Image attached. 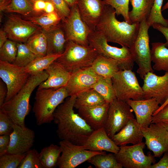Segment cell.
I'll list each match as a JSON object with an SVG mask.
<instances>
[{
	"label": "cell",
	"mask_w": 168,
	"mask_h": 168,
	"mask_svg": "<svg viewBox=\"0 0 168 168\" xmlns=\"http://www.w3.org/2000/svg\"><path fill=\"white\" fill-rule=\"evenodd\" d=\"M48 75L47 78L41 83L38 88H59L65 86L71 73L62 65L55 61L45 70Z\"/></svg>",
	"instance_id": "cell-24"
},
{
	"label": "cell",
	"mask_w": 168,
	"mask_h": 168,
	"mask_svg": "<svg viewBox=\"0 0 168 168\" xmlns=\"http://www.w3.org/2000/svg\"><path fill=\"white\" fill-rule=\"evenodd\" d=\"M83 145L86 150L114 154L117 153L119 149V147L108 136L104 127L93 130Z\"/></svg>",
	"instance_id": "cell-21"
},
{
	"label": "cell",
	"mask_w": 168,
	"mask_h": 168,
	"mask_svg": "<svg viewBox=\"0 0 168 168\" xmlns=\"http://www.w3.org/2000/svg\"><path fill=\"white\" fill-rule=\"evenodd\" d=\"M26 154L6 153L0 156V168H18Z\"/></svg>",
	"instance_id": "cell-42"
},
{
	"label": "cell",
	"mask_w": 168,
	"mask_h": 168,
	"mask_svg": "<svg viewBox=\"0 0 168 168\" xmlns=\"http://www.w3.org/2000/svg\"><path fill=\"white\" fill-rule=\"evenodd\" d=\"M143 138L142 126L134 118L129 120L112 139L117 146L120 147L128 144L135 145L140 143L142 142Z\"/></svg>",
	"instance_id": "cell-23"
},
{
	"label": "cell",
	"mask_w": 168,
	"mask_h": 168,
	"mask_svg": "<svg viewBox=\"0 0 168 168\" xmlns=\"http://www.w3.org/2000/svg\"><path fill=\"white\" fill-rule=\"evenodd\" d=\"M29 0L30 2H32V1H36V0ZM44 0V1H49V2H52L51 0Z\"/></svg>",
	"instance_id": "cell-58"
},
{
	"label": "cell",
	"mask_w": 168,
	"mask_h": 168,
	"mask_svg": "<svg viewBox=\"0 0 168 168\" xmlns=\"http://www.w3.org/2000/svg\"><path fill=\"white\" fill-rule=\"evenodd\" d=\"M116 15L113 7L105 5L95 30L101 33L108 42L130 48L138 35L140 23L130 24L124 21H119L116 18Z\"/></svg>",
	"instance_id": "cell-2"
},
{
	"label": "cell",
	"mask_w": 168,
	"mask_h": 168,
	"mask_svg": "<svg viewBox=\"0 0 168 168\" xmlns=\"http://www.w3.org/2000/svg\"><path fill=\"white\" fill-rule=\"evenodd\" d=\"M168 9V0L165 4L162 7L161 11H164Z\"/></svg>",
	"instance_id": "cell-56"
},
{
	"label": "cell",
	"mask_w": 168,
	"mask_h": 168,
	"mask_svg": "<svg viewBox=\"0 0 168 168\" xmlns=\"http://www.w3.org/2000/svg\"><path fill=\"white\" fill-rule=\"evenodd\" d=\"M41 29L30 21L12 14L7 16L3 29L9 40L22 43H26L32 35Z\"/></svg>",
	"instance_id": "cell-14"
},
{
	"label": "cell",
	"mask_w": 168,
	"mask_h": 168,
	"mask_svg": "<svg viewBox=\"0 0 168 168\" xmlns=\"http://www.w3.org/2000/svg\"><path fill=\"white\" fill-rule=\"evenodd\" d=\"M100 77L91 67L81 68L71 73L65 86L69 96L76 95L91 88Z\"/></svg>",
	"instance_id": "cell-17"
},
{
	"label": "cell",
	"mask_w": 168,
	"mask_h": 168,
	"mask_svg": "<svg viewBox=\"0 0 168 168\" xmlns=\"http://www.w3.org/2000/svg\"><path fill=\"white\" fill-rule=\"evenodd\" d=\"M91 88L97 91L107 102L110 103L116 99L111 78L100 77Z\"/></svg>",
	"instance_id": "cell-34"
},
{
	"label": "cell",
	"mask_w": 168,
	"mask_h": 168,
	"mask_svg": "<svg viewBox=\"0 0 168 168\" xmlns=\"http://www.w3.org/2000/svg\"><path fill=\"white\" fill-rule=\"evenodd\" d=\"M154 0H130L132 9L129 17L132 23H140L147 19L152 7Z\"/></svg>",
	"instance_id": "cell-27"
},
{
	"label": "cell",
	"mask_w": 168,
	"mask_h": 168,
	"mask_svg": "<svg viewBox=\"0 0 168 168\" xmlns=\"http://www.w3.org/2000/svg\"><path fill=\"white\" fill-rule=\"evenodd\" d=\"M151 168H168V151L164 153L163 157L157 162L152 165Z\"/></svg>",
	"instance_id": "cell-48"
},
{
	"label": "cell",
	"mask_w": 168,
	"mask_h": 168,
	"mask_svg": "<svg viewBox=\"0 0 168 168\" xmlns=\"http://www.w3.org/2000/svg\"><path fill=\"white\" fill-rule=\"evenodd\" d=\"M54 4L56 12L61 18L62 22H63L69 15L71 9L64 0H51Z\"/></svg>",
	"instance_id": "cell-44"
},
{
	"label": "cell",
	"mask_w": 168,
	"mask_h": 168,
	"mask_svg": "<svg viewBox=\"0 0 168 168\" xmlns=\"http://www.w3.org/2000/svg\"><path fill=\"white\" fill-rule=\"evenodd\" d=\"M143 80L144 99L155 98L161 105L168 98V72L161 76L149 72Z\"/></svg>",
	"instance_id": "cell-16"
},
{
	"label": "cell",
	"mask_w": 168,
	"mask_h": 168,
	"mask_svg": "<svg viewBox=\"0 0 168 168\" xmlns=\"http://www.w3.org/2000/svg\"><path fill=\"white\" fill-rule=\"evenodd\" d=\"M87 161L96 168H122V166L118 162L114 154L112 153L106 154L95 155Z\"/></svg>",
	"instance_id": "cell-35"
},
{
	"label": "cell",
	"mask_w": 168,
	"mask_h": 168,
	"mask_svg": "<svg viewBox=\"0 0 168 168\" xmlns=\"http://www.w3.org/2000/svg\"><path fill=\"white\" fill-rule=\"evenodd\" d=\"M10 142L9 135L0 136V156L7 153Z\"/></svg>",
	"instance_id": "cell-47"
},
{
	"label": "cell",
	"mask_w": 168,
	"mask_h": 168,
	"mask_svg": "<svg viewBox=\"0 0 168 168\" xmlns=\"http://www.w3.org/2000/svg\"><path fill=\"white\" fill-rule=\"evenodd\" d=\"M42 30L47 39V54H62L64 50L67 40L62 22L48 29H42Z\"/></svg>",
	"instance_id": "cell-25"
},
{
	"label": "cell",
	"mask_w": 168,
	"mask_h": 168,
	"mask_svg": "<svg viewBox=\"0 0 168 168\" xmlns=\"http://www.w3.org/2000/svg\"><path fill=\"white\" fill-rule=\"evenodd\" d=\"M61 151L59 146L54 144L43 148L39 153L43 168H53L57 166Z\"/></svg>",
	"instance_id": "cell-31"
},
{
	"label": "cell",
	"mask_w": 168,
	"mask_h": 168,
	"mask_svg": "<svg viewBox=\"0 0 168 168\" xmlns=\"http://www.w3.org/2000/svg\"><path fill=\"white\" fill-rule=\"evenodd\" d=\"M76 96H69L57 108L53 114L57 126V133L61 140L83 145L93 130L74 110Z\"/></svg>",
	"instance_id": "cell-1"
},
{
	"label": "cell",
	"mask_w": 168,
	"mask_h": 168,
	"mask_svg": "<svg viewBox=\"0 0 168 168\" xmlns=\"http://www.w3.org/2000/svg\"><path fill=\"white\" fill-rule=\"evenodd\" d=\"M10 142L7 153H26L33 146L35 138L33 130L14 124L13 132L10 135Z\"/></svg>",
	"instance_id": "cell-18"
},
{
	"label": "cell",
	"mask_w": 168,
	"mask_h": 168,
	"mask_svg": "<svg viewBox=\"0 0 168 168\" xmlns=\"http://www.w3.org/2000/svg\"><path fill=\"white\" fill-rule=\"evenodd\" d=\"M133 111L125 101L117 98L110 103L104 128L108 136L112 139L130 119L134 118Z\"/></svg>",
	"instance_id": "cell-11"
},
{
	"label": "cell",
	"mask_w": 168,
	"mask_h": 168,
	"mask_svg": "<svg viewBox=\"0 0 168 168\" xmlns=\"http://www.w3.org/2000/svg\"><path fill=\"white\" fill-rule=\"evenodd\" d=\"M77 4L83 21L95 31L104 10L103 0H78Z\"/></svg>",
	"instance_id": "cell-19"
},
{
	"label": "cell",
	"mask_w": 168,
	"mask_h": 168,
	"mask_svg": "<svg viewBox=\"0 0 168 168\" xmlns=\"http://www.w3.org/2000/svg\"><path fill=\"white\" fill-rule=\"evenodd\" d=\"M110 103L91 107H83L78 109V114L94 130L104 127Z\"/></svg>",
	"instance_id": "cell-22"
},
{
	"label": "cell",
	"mask_w": 168,
	"mask_h": 168,
	"mask_svg": "<svg viewBox=\"0 0 168 168\" xmlns=\"http://www.w3.org/2000/svg\"><path fill=\"white\" fill-rule=\"evenodd\" d=\"M130 0H103V1L105 4L110 5L114 9L117 15H121L124 21L132 24L128 15Z\"/></svg>",
	"instance_id": "cell-40"
},
{
	"label": "cell",
	"mask_w": 168,
	"mask_h": 168,
	"mask_svg": "<svg viewBox=\"0 0 168 168\" xmlns=\"http://www.w3.org/2000/svg\"><path fill=\"white\" fill-rule=\"evenodd\" d=\"M88 41L89 45L95 49L98 54L116 61L120 70H132L135 62L130 48L110 45L102 34L96 30L90 34Z\"/></svg>",
	"instance_id": "cell-6"
},
{
	"label": "cell",
	"mask_w": 168,
	"mask_h": 168,
	"mask_svg": "<svg viewBox=\"0 0 168 168\" xmlns=\"http://www.w3.org/2000/svg\"><path fill=\"white\" fill-rule=\"evenodd\" d=\"M17 51V43L8 40L0 48V61L12 63L15 59Z\"/></svg>",
	"instance_id": "cell-39"
},
{
	"label": "cell",
	"mask_w": 168,
	"mask_h": 168,
	"mask_svg": "<svg viewBox=\"0 0 168 168\" xmlns=\"http://www.w3.org/2000/svg\"><path fill=\"white\" fill-rule=\"evenodd\" d=\"M7 93V89L6 84L2 80L0 81V107L5 101Z\"/></svg>",
	"instance_id": "cell-50"
},
{
	"label": "cell",
	"mask_w": 168,
	"mask_h": 168,
	"mask_svg": "<svg viewBox=\"0 0 168 168\" xmlns=\"http://www.w3.org/2000/svg\"><path fill=\"white\" fill-rule=\"evenodd\" d=\"M30 76L26 72L24 67L0 61V77L7 89L5 102L17 94L26 84Z\"/></svg>",
	"instance_id": "cell-13"
},
{
	"label": "cell",
	"mask_w": 168,
	"mask_h": 168,
	"mask_svg": "<svg viewBox=\"0 0 168 168\" xmlns=\"http://www.w3.org/2000/svg\"><path fill=\"white\" fill-rule=\"evenodd\" d=\"M14 124L8 116L0 110V135H10L13 132Z\"/></svg>",
	"instance_id": "cell-43"
},
{
	"label": "cell",
	"mask_w": 168,
	"mask_h": 168,
	"mask_svg": "<svg viewBox=\"0 0 168 168\" xmlns=\"http://www.w3.org/2000/svg\"><path fill=\"white\" fill-rule=\"evenodd\" d=\"M163 1V0H154L150 13L147 19V24L150 27L155 23L168 27V19L163 17L161 12Z\"/></svg>",
	"instance_id": "cell-38"
},
{
	"label": "cell",
	"mask_w": 168,
	"mask_h": 168,
	"mask_svg": "<svg viewBox=\"0 0 168 168\" xmlns=\"http://www.w3.org/2000/svg\"><path fill=\"white\" fill-rule=\"evenodd\" d=\"M48 77L45 71L30 75L23 87L14 96L5 102L0 107V110L6 114L14 124L23 128L26 127L25 121L30 111V100L31 94Z\"/></svg>",
	"instance_id": "cell-3"
},
{
	"label": "cell",
	"mask_w": 168,
	"mask_h": 168,
	"mask_svg": "<svg viewBox=\"0 0 168 168\" xmlns=\"http://www.w3.org/2000/svg\"><path fill=\"white\" fill-rule=\"evenodd\" d=\"M11 0H0V12H4L7 7L10 4Z\"/></svg>",
	"instance_id": "cell-53"
},
{
	"label": "cell",
	"mask_w": 168,
	"mask_h": 168,
	"mask_svg": "<svg viewBox=\"0 0 168 168\" xmlns=\"http://www.w3.org/2000/svg\"><path fill=\"white\" fill-rule=\"evenodd\" d=\"M17 51L15 60L12 63L25 67L38 57L25 43H17Z\"/></svg>",
	"instance_id": "cell-36"
},
{
	"label": "cell",
	"mask_w": 168,
	"mask_h": 168,
	"mask_svg": "<svg viewBox=\"0 0 168 168\" xmlns=\"http://www.w3.org/2000/svg\"><path fill=\"white\" fill-rule=\"evenodd\" d=\"M25 43L38 57L47 54V40L42 29L32 35Z\"/></svg>",
	"instance_id": "cell-32"
},
{
	"label": "cell",
	"mask_w": 168,
	"mask_h": 168,
	"mask_svg": "<svg viewBox=\"0 0 168 168\" xmlns=\"http://www.w3.org/2000/svg\"><path fill=\"white\" fill-rule=\"evenodd\" d=\"M45 1L38 0L31 2L34 16L40 15L44 12L45 6Z\"/></svg>",
	"instance_id": "cell-46"
},
{
	"label": "cell",
	"mask_w": 168,
	"mask_h": 168,
	"mask_svg": "<svg viewBox=\"0 0 168 168\" xmlns=\"http://www.w3.org/2000/svg\"><path fill=\"white\" fill-rule=\"evenodd\" d=\"M62 23L67 41L89 45L88 37L92 31L82 20L77 4L71 8L69 15Z\"/></svg>",
	"instance_id": "cell-12"
},
{
	"label": "cell",
	"mask_w": 168,
	"mask_h": 168,
	"mask_svg": "<svg viewBox=\"0 0 168 168\" xmlns=\"http://www.w3.org/2000/svg\"><path fill=\"white\" fill-rule=\"evenodd\" d=\"M152 26L154 29L161 32L165 36L166 40L165 45L166 47H168V27L157 23H154Z\"/></svg>",
	"instance_id": "cell-49"
},
{
	"label": "cell",
	"mask_w": 168,
	"mask_h": 168,
	"mask_svg": "<svg viewBox=\"0 0 168 168\" xmlns=\"http://www.w3.org/2000/svg\"><path fill=\"white\" fill-rule=\"evenodd\" d=\"M90 67L97 75L105 77L112 78L120 70L116 61L100 54Z\"/></svg>",
	"instance_id": "cell-26"
},
{
	"label": "cell",
	"mask_w": 168,
	"mask_h": 168,
	"mask_svg": "<svg viewBox=\"0 0 168 168\" xmlns=\"http://www.w3.org/2000/svg\"><path fill=\"white\" fill-rule=\"evenodd\" d=\"M98 55L96 50L89 45H83L68 41L63 53L55 61L71 73L91 66Z\"/></svg>",
	"instance_id": "cell-5"
},
{
	"label": "cell",
	"mask_w": 168,
	"mask_h": 168,
	"mask_svg": "<svg viewBox=\"0 0 168 168\" xmlns=\"http://www.w3.org/2000/svg\"><path fill=\"white\" fill-rule=\"evenodd\" d=\"M116 98L126 102L128 100L144 99V93L135 73L132 70H119L111 78Z\"/></svg>",
	"instance_id": "cell-8"
},
{
	"label": "cell",
	"mask_w": 168,
	"mask_h": 168,
	"mask_svg": "<svg viewBox=\"0 0 168 168\" xmlns=\"http://www.w3.org/2000/svg\"><path fill=\"white\" fill-rule=\"evenodd\" d=\"M5 12L16 13L27 16H34L32 5L29 0H11Z\"/></svg>",
	"instance_id": "cell-37"
},
{
	"label": "cell",
	"mask_w": 168,
	"mask_h": 168,
	"mask_svg": "<svg viewBox=\"0 0 168 168\" xmlns=\"http://www.w3.org/2000/svg\"><path fill=\"white\" fill-rule=\"evenodd\" d=\"M168 123V104L152 116L151 123Z\"/></svg>",
	"instance_id": "cell-45"
},
{
	"label": "cell",
	"mask_w": 168,
	"mask_h": 168,
	"mask_svg": "<svg viewBox=\"0 0 168 168\" xmlns=\"http://www.w3.org/2000/svg\"><path fill=\"white\" fill-rule=\"evenodd\" d=\"M142 131L145 145L155 157H160L168 151V131L162 123H151L142 127Z\"/></svg>",
	"instance_id": "cell-15"
},
{
	"label": "cell",
	"mask_w": 168,
	"mask_h": 168,
	"mask_svg": "<svg viewBox=\"0 0 168 168\" xmlns=\"http://www.w3.org/2000/svg\"><path fill=\"white\" fill-rule=\"evenodd\" d=\"M8 38L7 33L3 29L0 30V48H1Z\"/></svg>",
	"instance_id": "cell-52"
},
{
	"label": "cell",
	"mask_w": 168,
	"mask_h": 168,
	"mask_svg": "<svg viewBox=\"0 0 168 168\" xmlns=\"http://www.w3.org/2000/svg\"><path fill=\"white\" fill-rule=\"evenodd\" d=\"M70 8L77 4L78 0H64Z\"/></svg>",
	"instance_id": "cell-54"
},
{
	"label": "cell",
	"mask_w": 168,
	"mask_h": 168,
	"mask_svg": "<svg viewBox=\"0 0 168 168\" xmlns=\"http://www.w3.org/2000/svg\"><path fill=\"white\" fill-rule=\"evenodd\" d=\"M18 168H43L37 150L30 149L27 152Z\"/></svg>",
	"instance_id": "cell-41"
},
{
	"label": "cell",
	"mask_w": 168,
	"mask_h": 168,
	"mask_svg": "<svg viewBox=\"0 0 168 168\" xmlns=\"http://www.w3.org/2000/svg\"><path fill=\"white\" fill-rule=\"evenodd\" d=\"M56 11L55 7L52 2H45V6L44 12L49 13Z\"/></svg>",
	"instance_id": "cell-51"
},
{
	"label": "cell",
	"mask_w": 168,
	"mask_h": 168,
	"mask_svg": "<svg viewBox=\"0 0 168 168\" xmlns=\"http://www.w3.org/2000/svg\"><path fill=\"white\" fill-rule=\"evenodd\" d=\"M25 18L39 26L43 30L48 29L62 21L61 17L56 11L49 13H44L38 16L25 17Z\"/></svg>",
	"instance_id": "cell-33"
},
{
	"label": "cell",
	"mask_w": 168,
	"mask_h": 168,
	"mask_svg": "<svg viewBox=\"0 0 168 168\" xmlns=\"http://www.w3.org/2000/svg\"><path fill=\"white\" fill-rule=\"evenodd\" d=\"M162 124L168 131V123H164Z\"/></svg>",
	"instance_id": "cell-57"
},
{
	"label": "cell",
	"mask_w": 168,
	"mask_h": 168,
	"mask_svg": "<svg viewBox=\"0 0 168 168\" xmlns=\"http://www.w3.org/2000/svg\"><path fill=\"white\" fill-rule=\"evenodd\" d=\"M151 49V60L153 70L168 72V48L165 43H152Z\"/></svg>",
	"instance_id": "cell-28"
},
{
	"label": "cell",
	"mask_w": 168,
	"mask_h": 168,
	"mask_svg": "<svg viewBox=\"0 0 168 168\" xmlns=\"http://www.w3.org/2000/svg\"><path fill=\"white\" fill-rule=\"evenodd\" d=\"M62 54H47L44 56L37 57L24 67V70L30 75L37 74L45 71Z\"/></svg>",
	"instance_id": "cell-30"
},
{
	"label": "cell",
	"mask_w": 168,
	"mask_h": 168,
	"mask_svg": "<svg viewBox=\"0 0 168 168\" xmlns=\"http://www.w3.org/2000/svg\"><path fill=\"white\" fill-rule=\"evenodd\" d=\"M106 101L97 91L90 88L76 96L74 108L78 110L83 107H91L100 105Z\"/></svg>",
	"instance_id": "cell-29"
},
{
	"label": "cell",
	"mask_w": 168,
	"mask_h": 168,
	"mask_svg": "<svg viewBox=\"0 0 168 168\" xmlns=\"http://www.w3.org/2000/svg\"><path fill=\"white\" fill-rule=\"evenodd\" d=\"M126 102L133 110L137 122L142 127H148L151 124L153 114L160 106L153 98L136 100L130 99Z\"/></svg>",
	"instance_id": "cell-20"
},
{
	"label": "cell",
	"mask_w": 168,
	"mask_h": 168,
	"mask_svg": "<svg viewBox=\"0 0 168 168\" xmlns=\"http://www.w3.org/2000/svg\"><path fill=\"white\" fill-rule=\"evenodd\" d=\"M145 142L119 147L118 152L114 154L118 162L125 168H151L156 163L153 155L148 152L146 155L143 152Z\"/></svg>",
	"instance_id": "cell-9"
},
{
	"label": "cell",
	"mask_w": 168,
	"mask_h": 168,
	"mask_svg": "<svg viewBox=\"0 0 168 168\" xmlns=\"http://www.w3.org/2000/svg\"><path fill=\"white\" fill-rule=\"evenodd\" d=\"M149 27L147 19L143 20L140 23L137 37L130 48L134 62L138 66L137 72L143 80L147 73L153 72L154 71L151 64V49L148 34Z\"/></svg>",
	"instance_id": "cell-7"
},
{
	"label": "cell",
	"mask_w": 168,
	"mask_h": 168,
	"mask_svg": "<svg viewBox=\"0 0 168 168\" xmlns=\"http://www.w3.org/2000/svg\"><path fill=\"white\" fill-rule=\"evenodd\" d=\"M69 96L65 86L57 89L38 88L32 109L37 124L41 125L53 121L54 111Z\"/></svg>",
	"instance_id": "cell-4"
},
{
	"label": "cell",
	"mask_w": 168,
	"mask_h": 168,
	"mask_svg": "<svg viewBox=\"0 0 168 168\" xmlns=\"http://www.w3.org/2000/svg\"><path fill=\"white\" fill-rule=\"evenodd\" d=\"M167 104H168V98L160 106L159 108L153 113L152 114V116L155 115L160 110H161L165 106H166Z\"/></svg>",
	"instance_id": "cell-55"
},
{
	"label": "cell",
	"mask_w": 168,
	"mask_h": 168,
	"mask_svg": "<svg viewBox=\"0 0 168 168\" xmlns=\"http://www.w3.org/2000/svg\"><path fill=\"white\" fill-rule=\"evenodd\" d=\"M61 151L57 164L59 168H75L87 161L93 156L106 153L105 151H92L86 150L83 145L61 140L59 142Z\"/></svg>",
	"instance_id": "cell-10"
}]
</instances>
